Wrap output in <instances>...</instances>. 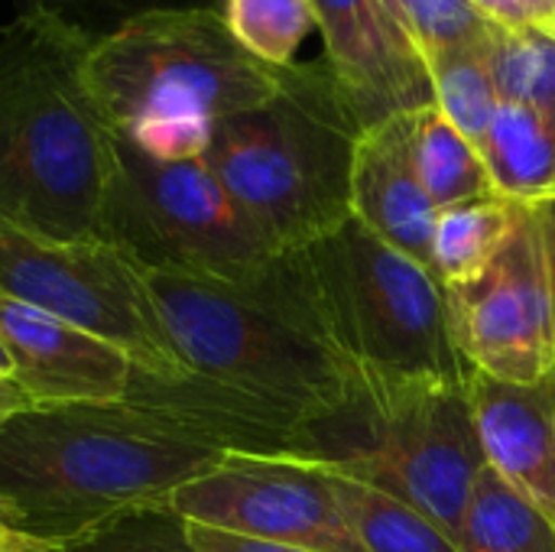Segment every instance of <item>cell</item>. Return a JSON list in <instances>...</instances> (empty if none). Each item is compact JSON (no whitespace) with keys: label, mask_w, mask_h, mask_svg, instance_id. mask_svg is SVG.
<instances>
[{"label":"cell","mask_w":555,"mask_h":552,"mask_svg":"<svg viewBox=\"0 0 555 552\" xmlns=\"http://www.w3.org/2000/svg\"><path fill=\"white\" fill-rule=\"evenodd\" d=\"M143 280L192 374L289 407L309 423L351 403L354 364L335 345L306 247L273 254L234 280L172 270H143Z\"/></svg>","instance_id":"cell-1"},{"label":"cell","mask_w":555,"mask_h":552,"mask_svg":"<svg viewBox=\"0 0 555 552\" xmlns=\"http://www.w3.org/2000/svg\"><path fill=\"white\" fill-rule=\"evenodd\" d=\"M224 455L124 400L33 407L0 429V514L23 537L65 543L169 504Z\"/></svg>","instance_id":"cell-2"},{"label":"cell","mask_w":555,"mask_h":552,"mask_svg":"<svg viewBox=\"0 0 555 552\" xmlns=\"http://www.w3.org/2000/svg\"><path fill=\"white\" fill-rule=\"evenodd\" d=\"M91 39L20 10L0 26V215L59 241L101 238L120 133L85 78Z\"/></svg>","instance_id":"cell-3"},{"label":"cell","mask_w":555,"mask_h":552,"mask_svg":"<svg viewBox=\"0 0 555 552\" xmlns=\"http://www.w3.org/2000/svg\"><path fill=\"white\" fill-rule=\"evenodd\" d=\"M358 137L328 65L293 62L267 104L215 124L202 159L273 251H302L351 218Z\"/></svg>","instance_id":"cell-4"},{"label":"cell","mask_w":555,"mask_h":552,"mask_svg":"<svg viewBox=\"0 0 555 552\" xmlns=\"http://www.w3.org/2000/svg\"><path fill=\"white\" fill-rule=\"evenodd\" d=\"M315 459L403 498L459 540L485 472L465 381L354 368L351 403L309 423Z\"/></svg>","instance_id":"cell-5"},{"label":"cell","mask_w":555,"mask_h":552,"mask_svg":"<svg viewBox=\"0 0 555 552\" xmlns=\"http://www.w3.org/2000/svg\"><path fill=\"white\" fill-rule=\"evenodd\" d=\"M289 65L247 52L218 7L153 10L94 39L85 78L117 133L143 124H208L267 104Z\"/></svg>","instance_id":"cell-6"},{"label":"cell","mask_w":555,"mask_h":552,"mask_svg":"<svg viewBox=\"0 0 555 552\" xmlns=\"http://www.w3.org/2000/svg\"><path fill=\"white\" fill-rule=\"evenodd\" d=\"M335 345L354 368L468 381L446 286L361 221L306 247Z\"/></svg>","instance_id":"cell-7"},{"label":"cell","mask_w":555,"mask_h":552,"mask_svg":"<svg viewBox=\"0 0 555 552\" xmlns=\"http://www.w3.org/2000/svg\"><path fill=\"white\" fill-rule=\"evenodd\" d=\"M101 241L120 247L143 270L228 280L247 277L283 254L273 251L205 159L159 163L127 137L117 140Z\"/></svg>","instance_id":"cell-8"},{"label":"cell","mask_w":555,"mask_h":552,"mask_svg":"<svg viewBox=\"0 0 555 552\" xmlns=\"http://www.w3.org/2000/svg\"><path fill=\"white\" fill-rule=\"evenodd\" d=\"M0 293L124 348L140 368L179 377V361L143 270L114 244L59 241L0 215Z\"/></svg>","instance_id":"cell-9"},{"label":"cell","mask_w":555,"mask_h":552,"mask_svg":"<svg viewBox=\"0 0 555 552\" xmlns=\"http://www.w3.org/2000/svg\"><path fill=\"white\" fill-rule=\"evenodd\" d=\"M169 504L185 521L244 537L315 552H364L335 501L325 459L228 452Z\"/></svg>","instance_id":"cell-10"},{"label":"cell","mask_w":555,"mask_h":552,"mask_svg":"<svg viewBox=\"0 0 555 552\" xmlns=\"http://www.w3.org/2000/svg\"><path fill=\"white\" fill-rule=\"evenodd\" d=\"M449 322L468 368L514 384L555 374V309L533 208L498 260L475 280L446 286Z\"/></svg>","instance_id":"cell-11"},{"label":"cell","mask_w":555,"mask_h":552,"mask_svg":"<svg viewBox=\"0 0 555 552\" xmlns=\"http://www.w3.org/2000/svg\"><path fill=\"white\" fill-rule=\"evenodd\" d=\"M325 65L361 130L436 104L429 68L384 0H309Z\"/></svg>","instance_id":"cell-12"},{"label":"cell","mask_w":555,"mask_h":552,"mask_svg":"<svg viewBox=\"0 0 555 552\" xmlns=\"http://www.w3.org/2000/svg\"><path fill=\"white\" fill-rule=\"evenodd\" d=\"M0 342L13 361V377L26 387L36 407L117 403L137 368V361L114 342L3 293Z\"/></svg>","instance_id":"cell-13"},{"label":"cell","mask_w":555,"mask_h":552,"mask_svg":"<svg viewBox=\"0 0 555 552\" xmlns=\"http://www.w3.org/2000/svg\"><path fill=\"white\" fill-rule=\"evenodd\" d=\"M465 387L485 465L555 521V374L514 384L472 368Z\"/></svg>","instance_id":"cell-14"},{"label":"cell","mask_w":555,"mask_h":552,"mask_svg":"<svg viewBox=\"0 0 555 552\" xmlns=\"http://www.w3.org/2000/svg\"><path fill=\"white\" fill-rule=\"evenodd\" d=\"M413 124L416 114H400L361 130L351 169V218L439 280L433 257L439 208L416 169Z\"/></svg>","instance_id":"cell-15"},{"label":"cell","mask_w":555,"mask_h":552,"mask_svg":"<svg viewBox=\"0 0 555 552\" xmlns=\"http://www.w3.org/2000/svg\"><path fill=\"white\" fill-rule=\"evenodd\" d=\"M335 501L364 552H462L433 517L374 482L328 462Z\"/></svg>","instance_id":"cell-16"},{"label":"cell","mask_w":555,"mask_h":552,"mask_svg":"<svg viewBox=\"0 0 555 552\" xmlns=\"http://www.w3.org/2000/svg\"><path fill=\"white\" fill-rule=\"evenodd\" d=\"M478 150L501 195L524 205L555 198V130L530 107L501 101Z\"/></svg>","instance_id":"cell-17"},{"label":"cell","mask_w":555,"mask_h":552,"mask_svg":"<svg viewBox=\"0 0 555 552\" xmlns=\"http://www.w3.org/2000/svg\"><path fill=\"white\" fill-rule=\"evenodd\" d=\"M524 208V202H514L501 192L442 208L433 234V257L442 286L465 283L485 273L514 238Z\"/></svg>","instance_id":"cell-18"},{"label":"cell","mask_w":555,"mask_h":552,"mask_svg":"<svg viewBox=\"0 0 555 552\" xmlns=\"http://www.w3.org/2000/svg\"><path fill=\"white\" fill-rule=\"evenodd\" d=\"M459 550L555 552V521L485 465L462 521Z\"/></svg>","instance_id":"cell-19"},{"label":"cell","mask_w":555,"mask_h":552,"mask_svg":"<svg viewBox=\"0 0 555 552\" xmlns=\"http://www.w3.org/2000/svg\"><path fill=\"white\" fill-rule=\"evenodd\" d=\"M413 156H416L420 179L439 211L498 192L481 150L436 104L416 111Z\"/></svg>","instance_id":"cell-20"},{"label":"cell","mask_w":555,"mask_h":552,"mask_svg":"<svg viewBox=\"0 0 555 552\" xmlns=\"http://www.w3.org/2000/svg\"><path fill=\"white\" fill-rule=\"evenodd\" d=\"M491 65L501 101L530 107L555 130V23H498Z\"/></svg>","instance_id":"cell-21"},{"label":"cell","mask_w":555,"mask_h":552,"mask_svg":"<svg viewBox=\"0 0 555 552\" xmlns=\"http://www.w3.org/2000/svg\"><path fill=\"white\" fill-rule=\"evenodd\" d=\"M491 46L494 33L485 42L462 46L452 52H442L426 62L433 91H436V107L475 143L481 146L494 111L501 104L498 85H494V65H491Z\"/></svg>","instance_id":"cell-22"},{"label":"cell","mask_w":555,"mask_h":552,"mask_svg":"<svg viewBox=\"0 0 555 552\" xmlns=\"http://www.w3.org/2000/svg\"><path fill=\"white\" fill-rule=\"evenodd\" d=\"M237 42L270 65H293L299 42L315 26L309 0H218Z\"/></svg>","instance_id":"cell-23"},{"label":"cell","mask_w":555,"mask_h":552,"mask_svg":"<svg viewBox=\"0 0 555 552\" xmlns=\"http://www.w3.org/2000/svg\"><path fill=\"white\" fill-rule=\"evenodd\" d=\"M59 552H202L172 504L130 508L94 530L59 543Z\"/></svg>","instance_id":"cell-24"},{"label":"cell","mask_w":555,"mask_h":552,"mask_svg":"<svg viewBox=\"0 0 555 552\" xmlns=\"http://www.w3.org/2000/svg\"><path fill=\"white\" fill-rule=\"evenodd\" d=\"M400 23L406 26L423 62L485 42L498 26L475 0H400Z\"/></svg>","instance_id":"cell-25"},{"label":"cell","mask_w":555,"mask_h":552,"mask_svg":"<svg viewBox=\"0 0 555 552\" xmlns=\"http://www.w3.org/2000/svg\"><path fill=\"white\" fill-rule=\"evenodd\" d=\"M182 7H215V0H23L20 10L46 13L94 42L143 13Z\"/></svg>","instance_id":"cell-26"},{"label":"cell","mask_w":555,"mask_h":552,"mask_svg":"<svg viewBox=\"0 0 555 552\" xmlns=\"http://www.w3.org/2000/svg\"><path fill=\"white\" fill-rule=\"evenodd\" d=\"M185 530H189V540L202 552H315L302 550V547H289V543H276V540L231 534V530L208 527V524H195V521H185Z\"/></svg>","instance_id":"cell-27"},{"label":"cell","mask_w":555,"mask_h":552,"mask_svg":"<svg viewBox=\"0 0 555 552\" xmlns=\"http://www.w3.org/2000/svg\"><path fill=\"white\" fill-rule=\"evenodd\" d=\"M501 26L555 23V0H475Z\"/></svg>","instance_id":"cell-28"},{"label":"cell","mask_w":555,"mask_h":552,"mask_svg":"<svg viewBox=\"0 0 555 552\" xmlns=\"http://www.w3.org/2000/svg\"><path fill=\"white\" fill-rule=\"evenodd\" d=\"M537 228H540V241H543V257H546V273H550V290H553V309H555V198L530 205Z\"/></svg>","instance_id":"cell-29"},{"label":"cell","mask_w":555,"mask_h":552,"mask_svg":"<svg viewBox=\"0 0 555 552\" xmlns=\"http://www.w3.org/2000/svg\"><path fill=\"white\" fill-rule=\"evenodd\" d=\"M36 403H33V397L26 394V387L13 377V374H0V429L13 420V416H20V413H26V410H33Z\"/></svg>","instance_id":"cell-30"},{"label":"cell","mask_w":555,"mask_h":552,"mask_svg":"<svg viewBox=\"0 0 555 552\" xmlns=\"http://www.w3.org/2000/svg\"><path fill=\"white\" fill-rule=\"evenodd\" d=\"M0 552H59V543H42V540L23 537L0 514Z\"/></svg>","instance_id":"cell-31"},{"label":"cell","mask_w":555,"mask_h":552,"mask_svg":"<svg viewBox=\"0 0 555 552\" xmlns=\"http://www.w3.org/2000/svg\"><path fill=\"white\" fill-rule=\"evenodd\" d=\"M0 374H13V361H10V355H7V348H3V342H0Z\"/></svg>","instance_id":"cell-32"},{"label":"cell","mask_w":555,"mask_h":552,"mask_svg":"<svg viewBox=\"0 0 555 552\" xmlns=\"http://www.w3.org/2000/svg\"><path fill=\"white\" fill-rule=\"evenodd\" d=\"M384 3H387V7L393 10V16L400 20V0H384ZM403 29H406V26H403Z\"/></svg>","instance_id":"cell-33"}]
</instances>
